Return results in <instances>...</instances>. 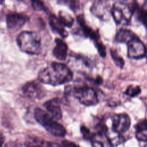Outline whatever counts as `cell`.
Masks as SVG:
<instances>
[{
    "instance_id": "29",
    "label": "cell",
    "mask_w": 147,
    "mask_h": 147,
    "mask_svg": "<svg viewBox=\"0 0 147 147\" xmlns=\"http://www.w3.org/2000/svg\"><path fill=\"white\" fill-rule=\"evenodd\" d=\"M4 141V137L3 134L0 133V147H2V144Z\"/></svg>"
},
{
    "instance_id": "21",
    "label": "cell",
    "mask_w": 147,
    "mask_h": 147,
    "mask_svg": "<svg viewBox=\"0 0 147 147\" xmlns=\"http://www.w3.org/2000/svg\"><path fill=\"white\" fill-rule=\"evenodd\" d=\"M141 91L140 86L135 85L129 86L125 91V94L130 97H135L138 96Z\"/></svg>"
},
{
    "instance_id": "3",
    "label": "cell",
    "mask_w": 147,
    "mask_h": 147,
    "mask_svg": "<svg viewBox=\"0 0 147 147\" xmlns=\"http://www.w3.org/2000/svg\"><path fill=\"white\" fill-rule=\"evenodd\" d=\"M34 118L36 121L41 125L52 136L58 137H64L66 130L64 127L53 119L52 117L40 108L34 110Z\"/></svg>"
},
{
    "instance_id": "23",
    "label": "cell",
    "mask_w": 147,
    "mask_h": 147,
    "mask_svg": "<svg viewBox=\"0 0 147 147\" xmlns=\"http://www.w3.org/2000/svg\"><path fill=\"white\" fill-rule=\"evenodd\" d=\"M135 127L137 132L147 130V119H144L140 121L137 123Z\"/></svg>"
},
{
    "instance_id": "8",
    "label": "cell",
    "mask_w": 147,
    "mask_h": 147,
    "mask_svg": "<svg viewBox=\"0 0 147 147\" xmlns=\"http://www.w3.org/2000/svg\"><path fill=\"white\" fill-rule=\"evenodd\" d=\"M113 130L121 134L126 132L130 127L131 121L129 116L125 113L114 114L112 118Z\"/></svg>"
},
{
    "instance_id": "11",
    "label": "cell",
    "mask_w": 147,
    "mask_h": 147,
    "mask_svg": "<svg viewBox=\"0 0 147 147\" xmlns=\"http://www.w3.org/2000/svg\"><path fill=\"white\" fill-rule=\"evenodd\" d=\"M44 106L50 113L53 118L60 119L62 117V112L60 106V100L58 98H53L47 100L44 104Z\"/></svg>"
},
{
    "instance_id": "19",
    "label": "cell",
    "mask_w": 147,
    "mask_h": 147,
    "mask_svg": "<svg viewBox=\"0 0 147 147\" xmlns=\"http://www.w3.org/2000/svg\"><path fill=\"white\" fill-rule=\"evenodd\" d=\"M105 135L112 145H118L124 141V138L121 134L113 129L107 130Z\"/></svg>"
},
{
    "instance_id": "25",
    "label": "cell",
    "mask_w": 147,
    "mask_h": 147,
    "mask_svg": "<svg viewBox=\"0 0 147 147\" xmlns=\"http://www.w3.org/2000/svg\"><path fill=\"white\" fill-rule=\"evenodd\" d=\"M80 130H81V132H82L84 138H86V139L92 138L93 136L91 135L90 130L87 127H86L84 126H82L80 128Z\"/></svg>"
},
{
    "instance_id": "24",
    "label": "cell",
    "mask_w": 147,
    "mask_h": 147,
    "mask_svg": "<svg viewBox=\"0 0 147 147\" xmlns=\"http://www.w3.org/2000/svg\"><path fill=\"white\" fill-rule=\"evenodd\" d=\"M95 42V45L98 49L99 53L102 57H105L106 56V48L105 45L102 42H99V41H97Z\"/></svg>"
},
{
    "instance_id": "20",
    "label": "cell",
    "mask_w": 147,
    "mask_h": 147,
    "mask_svg": "<svg viewBox=\"0 0 147 147\" xmlns=\"http://www.w3.org/2000/svg\"><path fill=\"white\" fill-rule=\"evenodd\" d=\"M59 19L64 27H71L74 22V20L72 17L63 11H61L59 12Z\"/></svg>"
},
{
    "instance_id": "10",
    "label": "cell",
    "mask_w": 147,
    "mask_h": 147,
    "mask_svg": "<svg viewBox=\"0 0 147 147\" xmlns=\"http://www.w3.org/2000/svg\"><path fill=\"white\" fill-rule=\"evenodd\" d=\"M28 20L26 16L17 13H11L6 17V24L9 29L17 30L21 28Z\"/></svg>"
},
{
    "instance_id": "7",
    "label": "cell",
    "mask_w": 147,
    "mask_h": 147,
    "mask_svg": "<svg viewBox=\"0 0 147 147\" xmlns=\"http://www.w3.org/2000/svg\"><path fill=\"white\" fill-rule=\"evenodd\" d=\"M24 95L33 99H40L44 97L45 91L40 82L32 81L24 84L22 88Z\"/></svg>"
},
{
    "instance_id": "15",
    "label": "cell",
    "mask_w": 147,
    "mask_h": 147,
    "mask_svg": "<svg viewBox=\"0 0 147 147\" xmlns=\"http://www.w3.org/2000/svg\"><path fill=\"white\" fill-rule=\"evenodd\" d=\"M49 24L52 30L57 33L63 37L68 36V32L65 29L64 25L61 23L59 19L55 15H51L49 18Z\"/></svg>"
},
{
    "instance_id": "6",
    "label": "cell",
    "mask_w": 147,
    "mask_h": 147,
    "mask_svg": "<svg viewBox=\"0 0 147 147\" xmlns=\"http://www.w3.org/2000/svg\"><path fill=\"white\" fill-rule=\"evenodd\" d=\"M127 44V56L131 59H139L146 55V48L145 44L136 37L130 40Z\"/></svg>"
},
{
    "instance_id": "27",
    "label": "cell",
    "mask_w": 147,
    "mask_h": 147,
    "mask_svg": "<svg viewBox=\"0 0 147 147\" xmlns=\"http://www.w3.org/2000/svg\"><path fill=\"white\" fill-rule=\"evenodd\" d=\"M32 7L34 10L40 11V10H43L44 9V6L41 1H32Z\"/></svg>"
},
{
    "instance_id": "26",
    "label": "cell",
    "mask_w": 147,
    "mask_h": 147,
    "mask_svg": "<svg viewBox=\"0 0 147 147\" xmlns=\"http://www.w3.org/2000/svg\"><path fill=\"white\" fill-rule=\"evenodd\" d=\"M136 137L140 141H147V130L137 132Z\"/></svg>"
},
{
    "instance_id": "1",
    "label": "cell",
    "mask_w": 147,
    "mask_h": 147,
    "mask_svg": "<svg viewBox=\"0 0 147 147\" xmlns=\"http://www.w3.org/2000/svg\"><path fill=\"white\" fill-rule=\"evenodd\" d=\"M73 74L64 64L53 62L41 70L38 74L40 82L52 86H58L70 82Z\"/></svg>"
},
{
    "instance_id": "16",
    "label": "cell",
    "mask_w": 147,
    "mask_h": 147,
    "mask_svg": "<svg viewBox=\"0 0 147 147\" xmlns=\"http://www.w3.org/2000/svg\"><path fill=\"white\" fill-rule=\"evenodd\" d=\"M136 35L131 30L126 29H121L116 34L115 39L117 41L119 42H129Z\"/></svg>"
},
{
    "instance_id": "12",
    "label": "cell",
    "mask_w": 147,
    "mask_h": 147,
    "mask_svg": "<svg viewBox=\"0 0 147 147\" xmlns=\"http://www.w3.org/2000/svg\"><path fill=\"white\" fill-rule=\"evenodd\" d=\"M56 46L53 49V56L59 60H64L67 56L68 47L66 43L60 38H56Z\"/></svg>"
},
{
    "instance_id": "17",
    "label": "cell",
    "mask_w": 147,
    "mask_h": 147,
    "mask_svg": "<svg viewBox=\"0 0 147 147\" xmlns=\"http://www.w3.org/2000/svg\"><path fill=\"white\" fill-rule=\"evenodd\" d=\"M91 139L92 147H112L105 134L97 133Z\"/></svg>"
},
{
    "instance_id": "14",
    "label": "cell",
    "mask_w": 147,
    "mask_h": 147,
    "mask_svg": "<svg viewBox=\"0 0 147 147\" xmlns=\"http://www.w3.org/2000/svg\"><path fill=\"white\" fill-rule=\"evenodd\" d=\"M77 20H78V22L82 28V30L84 36L91 38V39L94 40L95 42L99 40V34L98 32H97L96 31H95L91 28L89 27L86 24L83 16L80 15L78 16Z\"/></svg>"
},
{
    "instance_id": "18",
    "label": "cell",
    "mask_w": 147,
    "mask_h": 147,
    "mask_svg": "<svg viewBox=\"0 0 147 147\" xmlns=\"http://www.w3.org/2000/svg\"><path fill=\"white\" fill-rule=\"evenodd\" d=\"M133 13H136L138 20L147 27V10L144 7H140L136 2H133Z\"/></svg>"
},
{
    "instance_id": "28",
    "label": "cell",
    "mask_w": 147,
    "mask_h": 147,
    "mask_svg": "<svg viewBox=\"0 0 147 147\" xmlns=\"http://www.w3.org/2000/svg\"><path fill=\"white\" fill-rule=\"evenodd\" d=\"M61 147H79V146L73 142H71L68 140H65L62 142Z\"/></svg>"
},
{
    "instance_id": "31",
    "label": "cell",
    "mask_w": 147,
    "mask_h": 147,
    "mask_svg": "<svg viewBox=\"0 0 147 147\" xmlns=\"http://www.w3.org/2000/svg\"><path fill=\"white\" fill-rule=\"evenodd\" d=\"M2 1H0V3H2Z\"/></svg>"
},
{
    "instance_id": "30",
    "label": "cell",
    "mask_w": 147,
    "mask_h": 147,
    "mask_svg": "<svg viewBox=\"0 0 147 147\" xmlns=\"http://www.w3.org/2000/svg\"><path fill=\"white\" fill-rule=\"evenodd\" d=\"M144 147H147V144H146V145H145L144 146Z\"/></svg>"
},
{
    "instance_id": "5",
    "label": "cell",
    "mask_w": 147,
    "mask_h": 147,
    "mask_svg": "<svg viewBox=\"0 0 147 147\" xmlns=\"http://www.w3.org/2000/svg\"><path fill=\"white\" fill-rule=\"evenodd\" d=\"M74 94L79 101L84 106H94L99 102L96 91L93 88L87 86L75 88L74 90Z\"/></svg>"
},
{
    "instance_id": "9",
    "label": "cell",
    "mask_w": 147,
    "mask_h": 147,
    "mask_svg": "<svg viewBox=\"0 0 147 147\" xmlns=\"http://www.w3.org/2000/svg\"><path fill=\"white\" fill-rule=\"evenodd\" d=\"M91 12L98 18L103 21H107L110 18L111 9L107 1H96L91 7Z\"/></svg>"
},
{
    "instance_id": "13",
    "label": "cell",
    "mask_w": 147,
    "mask_h": 147,
    "mask_svg": "<svg viewBox=\"0 0 147 147\" xmlns=\"http://www.w3.org/2000/svg\"><path fill=\"white\" fill-rule=\"evenodd\" d=\"M25 144L26 147H59L57 144H54L36 137H28Z\"/></svg>"
},
{
    "instance_id": "2",
    "label": "cell",
    "mask_w": 147,
    "mask_h": 147,
    "mask_svg": "<svg viewBox=\"0 0 147 147\" xmlns=\"http://www.w3.org/2000/svg\"><path fill=\"white\" fill-rule=\"evenodd\" d=\"M20 49L29 55H38L41 51V41L40 36L36 32L24 31L17 37Z\"/></svg>"
},
{
    "instance_id": "22",
    "label": "cell",
    "mask_w": 147,
    "mask_h": 147,
    "mask_svg": "<svg viewBox=\"0 0 147 147\" xmlns=\"http://www.w3.org/2000/svg\"><path fill=\"white\" fill-rule=\"evenodd\" d=\"M110 53L115 64L119 68H122L125 64V61L123 58L120 55H119L117 51L115 49H111L110 51Z\"/></svg>"
},
{
    "instance_id": "4",
    "label": "cell",
    "mask_w": 147,
    "mask_h": 147,
    "mask_svg": "<svg viewBox=\"0 0 147 147\" xmlns=\"http://www.w3.org/2000/svg\"><path fill=\"white\" fill-rule=\"evenodd\" d=\"M133 13L132 5L130 6L121 1L115 2L111 9V14L114 21L120 25H128Z\"/></svg>"
}]
</instances>
